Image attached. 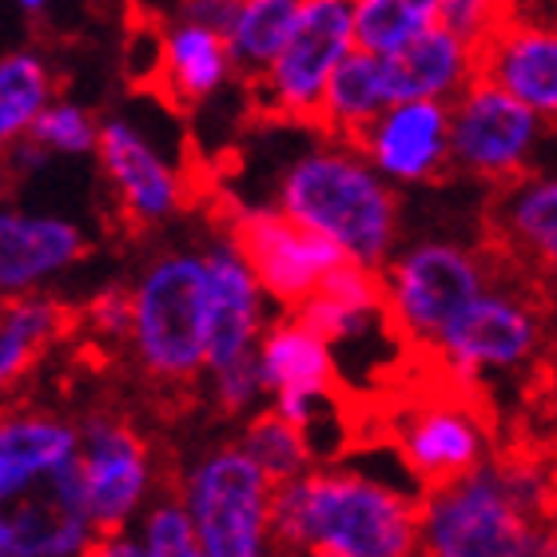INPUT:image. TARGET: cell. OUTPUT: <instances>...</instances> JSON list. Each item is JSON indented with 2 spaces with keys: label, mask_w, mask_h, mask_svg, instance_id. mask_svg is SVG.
<instances>
[{
  "label": "cell",
  "mask_w": 557,
  "mask_h": 557,
  "mask_svg": "<svg viewBox=\"0 0 557 557\" xmlns=\"http://www.w3.org/2000/svg\"><path fill=\"white\" fill-rule=\"evenodd\" d=\"M422 554H557V466L546 454L498 450L470 474L422 490Z\"/></svg>",
  "instance_id": "6da1fadb"
},
{
  "label": "cell",
  "mask_w": 557,
  "mask_h": 557,
  "mask_svg": "<svg viewBox=\"0 0 557 557\" xmlns=\"http://www.w3.org/2000/svg\"><path fill=\"white\" fill-rule=\"evenodd\" d=\"M422 490L383 482L362 466L314 462L275 490V546L314 557L422 554Z\"/></svg>",
  "instance_id": "7a4b0ae2"
},
{
  "label": "cell",
  "mask_w": 557,
  "mask_h": 557,
  "mask_svg": "<svg viewBox=\"0 0 557 557\" xmlns=\"http://www.w3.org/2000/svg\"><path fill=\"white\" fill-rule=\"evenodd\" d=\"M271 203L367 268H383L403 244L398 187L362 156L355 139L319 132L299 144L278 168Z\"/></svg>",
  "instance_id": "3957f363"
},
{
  "label": "cell",
  "mask_w": 557,
  "mask_h": 557,
  "mask_svg": "<svg viewBox=\"0 0 557 557\" xmlns=\"http://www.w3.org/2000/svg\"><path fill=\"white\" fill-rule=\"evenodd\" d=\"M542 283L513 268L482 287L442 335L422 355L458 386H486L494 379H518L549 359L554 347V302L542 295Z\"/></svg>",
  "instance_id": "277c9868"
},
{
  "label": "cell",
  "mask_w": 557,
  "mask_h": 557,
  "mask_svg": "<svg viewBox=\"0 0 557 557\" xmlns=\"http://www.w3.org/2000/svg\"><path fill=\"white\" fill-rule=\"evenodd\" d=\"M211 290L203 247L160 251L132 278L128 350L151 383L187 386L208 374Z\"/></svg>",
  "instance_id": "5b68a950"
},
{
  "label": "cell",
  "mask_w": 557,
  "mask_h": 557,
  "mask_svg": "<svg viewBox=\"0 0 557 557\" xmlns=\"http://www.w3.org/2000/svg\"><path fill=\"white\" fill-rule=\"evenodd\" d=\"M502 268L506 263L494 247L482 251V247H470L462 239L398 244L395 256L379 268L395 335L410 350H426L442 335V326L450 323L478 290L502 275Z\"/></svg>",
  "instance_id": "8992f818"
},
{
  "label": "cell",
  "mask_w": 557,
  "mask_h": 557,
  "mask_svg": "<svg viewBox=\"0 0 557 557\" xmlns=\"http://www.w3.org/2000/svg\"><path fill=\"white\" fill-rule=\"evenodd\" d=\"M175 490L196 518L203 557H263L275 549L278 486L239 442L199 454Z\"/></svg>",
  "instance_id": "52a82bcc"
},
{
  "label": "cell",
  "mask_w": 557,
  "mask_h": 557,
  "mask_svg": "<svg viewBox=\"0 0 557 557\" xmlns=\"http://www.w3.org/2000/svg\"><path fill=\"white\" fill-rule=\"evenodd\" d=\"M554 136V124L482 72L450 100L454 172L478 184L502 187L542 168Z\"/></svg>",
  "instance_id": "ba28073f"
},
{
  "label": "cell",
  "mask_w": 557,
  "mask_h": 557,
  "mask_svg": "<svg viewBox=\"0 0 557 557\" xmlns=\"http://www.w3.org/2000/svg\"><path fill=\"white\" fill-rule=\"evenodd\" d=\"M391 446L418 490H430L494 458L498 434L474 386L446 379V386L422 391L391 414Z\"/></svg>",
  "instance_id": "9c48e42d"
},
{
  "label": "cell",
  "mask_w": 557,
  "mask_h": 557,
  "mask_svg": "<svg viewBox=\"0 0 557 557\" xmlns=\"http://www.w3.org/2000/svg\"><path fill=\"white\" fill-rule=\"evenodd\" d=\"M355 48L350 0H302V16L283 52L251 81L256 108L275 124L314 128L326 84Z\"/></svg>",
  "instance_id": "30bf717a"
},
{
  "label": "cell",
  "mask_w": 557,
  "mask_h": 557,
  "mask_svg": "<svg viewBox=\"0 0 557 557\" xmlns=\"http://www.w3.org/2000/svg\"><path fill=\"white\" fill-rule=\"evenodd\" d=\"M259 374L268 386V407L311 434L319 450V430L338 407V350L314 331L299 311H278L259 338Z\"/></svg>",
  "instance_id": "8fae6325"
},
{
  "label": "cell",
  "mask_w": 557,
  "mask_h": 557,
  "mask_svg": "<svg viewBox=\"0 0 557 557\" xmlns=\"http://www.w3.org/2000/svg\"><path fill=\"white\" fill-rule=\"evenodd\" d=\"M223 227L232 232L235 244L244 247V256L251 259L259 283H263V290L271 295L278 311H295L347 259L331 239L302 227L299 220H290L287 211H278L271 199L232 203Z\"/></svg>",
  "instance_id": "7c38bea8"
},
{
  "label": "cell",
  "mask_w": 557,
  "mask_h": 557,
  "mask_svg": "<svg viewBox=\"0 0 557 557\" xmlns=\"http://www.w3.org/2000/svg\"><path fill=\"white\" fill-rule=\"evenodd\" d=\"M81 482L96 534L136 525L139 510L156 498V462L148 442L124 418L92 414L81 426Z\"/></svg>",
  "instance_id": "4fadbf2b"
},
{
  "label": "cell",
  "mask_w": 557,
  "mask_h": 557,
  "mask_svg": "<svg viewBox=\"0 0 557 557\" xmlns=\"http://www.w3.org/2000/svg\"><path fill=\"white\" fill-rule=\"evenodd\" d=\"M96 163L108 180L120 211L136 227H160L175 220L187 208V180L180 163L144 136L136 120L108 116L100 120V139H96Z\"/></svg>",
  "instance_id": "5bb4252c"
},
{
  "label": "cell",
  "mask_w": 557,
  "mask_h": 557,
  "mask_svg": "<svg viewBox=\"0 0 557 557\" xmlns=\"http://www.w3.org/2000/svg\"><path fill=\"white\" fill-rule=\"evenodd\" d=\"M211 290V335H208V371L232 367L239 359H251L259 350V338L275 319V302L259 283L251 259L235 244L232 232L220 227L203 244Z\"/></svg>",
  "instance_id": "9a60e30c"
},
{
  "label": "cell",
  "mask_w": 557,
  "mask_h": 557,
  "mask_svg": "<svg viewBox=\"0 0 557 557\" xmlns=\"http://www.w3.org/2000/svg\"><path fill=\"white\" fill-rule=\"evenodd\" d=\"M362 156L395 187H426L454 172L450 104L446 100H395L355 139Z\"/></svg>",
  "instance_id": "2e32d148"
},
{
  "label": "cell",
  "mask_w": 557,
  "mask_h": 557,
  "mask_svg": "<svg viewBox=\"0 0 557 557\" xmlns=\"http://www.w3.org/2000/svg\"><path fill=\"white\" fill-rule=\"evenodd\" d=\"M490 247L506 268L522 271L542 287L557 283V168H534L513 184L494 187Z\"/></svg>",
  "instance_id": "e0dca14e"
},
{
  "label": "cell",
  "mask_w": 557,
  "mask_h": 557,
  "mask_svg": "<svg viewBox=\"0 0 557 557\" xmlns=\"http://www.w3.org/2000/svg\"><path fill=\"white\" fill-rule=\"evenodd\" d=\"M81 454V426L48 410H4L0 414V510L16 502L52 494L60 474Z\"/></svg>",
  "instance_id": "ac0fdd59"
},
{
  "label": "cell",
  "mask_w": 557,
  "mask_h": 557,
  "mask_svg": "<svg viewBox=\"0 0 557 557\" xmlns=\"http://www.w3.org/2000/svg\"><path fill=\"white\" fill-rule=\"evenodd\" d=\"M478 72L510 88L557 128V21L549 12H513L478 45Z\"/></svg>",
  "instance_id": "d6986e66"
},
{
  "label": "cell",
  "mask_w": 557,
  "mask_h": 557,
  "mask_svg": "<svg viewBox=\"0 0 557 557\" xmlns=\"http://www.w3.org/2000/svg\"><path fill=\"white\" fill-rule=\"evenodd\" d=\"M88 251L81 223L52 211L0 208V295L48 290Z\"/></svg>",
  "instance_id": "ffe728a7"
},
{
  "label": "cell",
  "mask_w": 557,
  "mask_h": 557,
  "mask_svg": "<svg viewBox=\"0 0 557 557\" xmlns=\"http://www.w3.org/2000/svg\"><path fill=\"white\" fill-rule=\"evenodd\" d=\"M295 311L323 331L335 350L359 347L379 331H395L391 314H386V290H383V271L343 259Z\"/></svg>",
  "instance_id": "44dd1931"
},
{
  "label": "cell",
  "mask_w": 557,
  "mask_h": 557,
  "mask_svg": "<svg viewBox=\"0 0 557 557\" xmlns=\"http://www.w3.org/2000/svg\"><path fill=\"white\" fill-rule=\"evenodd\" d=\"M235 76H239V69H235L232 45H227L223 28L187 21V16L163 28L160 81L156 84L172 96L175 104H208Z\"/></svg>",
  "instance_id": "7402d4cb"
},
{
  "label": "cell",
  "mask_w": 557,
  "mask_h": 557,
  "mask_svg": "<svg viewBox=\"0 0 557 557\" xmlns=\"http://www.w3.org/2000/svg\"><path fill=\"white\" fill-rule=\"evenodd\" d=\"M383 60L395 100H446L450 104L478 76V45L446 24H434L430 33Z\"/></svg>",
  "instance_id": "603a6c76"
},
{
  "label": "cell",
  "mask_w": 557,
  "mask_h": 557,
  "mask_svg": "<svg viewBox=\"0 0 557 557\" xmlns=\"http://www.w3.org/2000/svg\"><path fill=\"white\" fill-rule=\"evenodd\" d=\"M96 542L100 534L88 513L64 506L57 490L0 510V557H81L92 554Z\"/></svg>",
  "instance_id": "cb8c5ba5"
},
{
  "label": "cell",
  "mask_w": 557,
  "mask_h": 557,
  "mask_svg": "<svg viewBox=\"0 0 557 557\" xmlns=\"http://www.w3.org/2000/svg\"><path fill=\"white\" fill-rule=\"evenodd\" d=\"M391 104H395V92H391L386 60L379 52L355 48L326 84L314 128L338 139H359Z\"/></svg>",
  "instance_id": "d4e9b609"
},
{
  "label": "cell",
  "mask_w": 557,
  "mask_h": 557,
  "mask_svg": "<svg viewBox=\"0 0 557 557\" xmlns=\"http://www.w3.org/2000/svg\"><path fill=\"white\" fill-rule=\"evenodd\" d=\"M69 307L52 299L48 290L9 295L0 307V395L12 391L36 359L69 331Z\"/></svg>",
  "instance_id": "484cf974"
},
{
  "label": "cell",
  "mask_w": 557,
  "mask_h": 557,
  "mask_svg": "<svg viewBox=\"0 0 557 557\" xmlns=\"http://www.w3.org/2000/svg\"><path fill=\"white\" fill-rule=\"evenodd\" d=\"M299 16H302V0H239L232 24L223 28L239 76L256 81L259 72L283 52V45L295 33Z\"/></svg>",
  "instance_id": "4316f807"
},
{
  "label": "cell",
  "mask_w": 557,
  "mask_h": 557,
  "mask_svg": "<svg viewBox=\"0 0 557 557\" xmlns=\"http://www.w3.org/2000/svg\"><path fill=\"white\" fill-rule=\"evenodd\" d=\"M57 96L52 69L40 52L24 48L0 57V151H12L21 139H28L40 108Z\"/></svg>",
  "instance_id": "83f0119b"
},
{
  "label": "cell",
  "mask_w": 557,
  "mask_h": 557,
  "mask_svg": "<svg viewBox=\"0 0 557 557\" xmlns=\"http://www.w3.org/2000/svg\"><path fill=\"white\" fill-rule=\"evenodd\" d=\"M239 446L263 466V474H268L275 486L307 474V470L319 462V450H314L311 434L271 407H259L256 414L247 418L244 434H239Z\"/></svg>",
  "instance_id": "f1b7e54d"
},
{
  "label": "cell",
  "mask_w": 557,
  "mask_h": 557,
  "mask_svg": "<svg viewBox=\"0 0 557 557\" xmlns=\"http://www.w3.org/2000/svg\"><path fill=\"white\" fill-rule=\"evenodd\" d=\"M355 12V40L367 52L391 57L407 48L434 24H442L438 0H350Z\"/></svg>",
  "instance_id": "f546056e"
},
{
  "label": "cell",
  "mask_w": 557,
  "mask_h": 557,
  "mask_svg": "<svg viewBox=\"0 0 557 557\" xmlns=\"http://www.w3.org/2000/svg\"><path fill=\"white\" fill-rule=\"evenodd\" d=\"M136 534L148 557H203L196 518L187 510V502L180 498V490L175 494H156L139 510Z\"/></svg>",
  "instance_id": "4dcf8cb0"
},
{
  "label": "cell",
  "mask_w": 557,
  "mask_h": 557,
  "mask_svg": "<svg viewBox=\"0 0 557 557\" xmlns=\"http://www.w3.org/2000/svg\"><path fill=\"white\" fill-rule=\"evenodd\" d=\"M33 144L48 151V156H96V139H100V120L88 112L84 104L76 100H48L40 108V116H36L33 132H28Z\"/></svg>",
  "instance_id": "1f68e13d"
},
{
  "label": "cell",
  "mask_w": 557,
  "mask_h": 557,
  "mask_svg": "<svg viewBox=\"0 0 557 557\" xmlns=\"http://www.w3.org/2000/svg\"><path fill=\"white\" fill-rule=\"evenodd\" d=\"M211 383V398L223 414L232 418H251L259 407H268V386H263V374H259V359H239L232 367H220V371L203 374Z\"/></svg>",
  "instance_id": "d6a6232c"
},
{
  "label": "cell",
  "mask_w": 557,
  "mask_h": 557,
  "mask_svg": "<svg viewBox=\"0 0 557 557\" xmlns=\"http://www.w3.org/2000/svg\"><path fill=\"white\" fill-rule=\"evenodd\" d=\"M438 4L446 28H454L458 36L482 45L486 36H494L502 24L510 21L522 0H438Z\"/></svg>",
  "instance_id": "836d02e7"
},
{
  "label": "cell",
  "mask_w": 557,
  "mask_h": 557,
  "mask_svg": "<svg viewBox=\"0 0 557 557\" xmlns=\"http://www.w3.org/2000/svg\"><path fill=\"white\" fill-rule=\"evenodd\" d=\"M84 326L92 331L100 343H128L132 335V287L108 283L88 299L84 307Z\"/></svg>",
  "instance_id": "e575fe53"
},
{
  "label": "cell",
  "mask_w": 557,
  "mask_h": 557,
  "mask_svg": "<svg viewBox=\"0 0 557 557\" xmlns=\"http://www.w3.org/2000/svg\"><path fill=\"white\" fill-rule=\"evenodd\" d=\"M235 4H239V0H184L180 16L199 21V24H211V28H227L232 16H235Z\"/></svg>",
  "instance_id": "d590c367"
},
{
  "label": "cell",
  "mask_w": 557,
  "mask_h": 557,
  "mask_svg": "<svg viewBox=\"0 0 557 557\" xmlns=\"http://www.w3.org/2000/svg\"><path fill=\"white\" fill-rule=\"evenodd\" d=\"M92 554H104V557H148L144 554V542H139L136 525L128 530H112V534H100Z\"/></svg>",
  "instance_id": "8d00e7d4"
},
{
  "label": "cell",
  "mask_w": 557,
  "mask_h": 557,
  "mask_svg": "<svg viewBox=\"0 0 557 557\" xmlns=\"http://www.w3.org/2000/svg\"><path fill=\"white\" fill-rule=\"evenodd\" d=\"M546 371H549V386H554V395H557V335H554V347H549Z\"/></svg>",
  "instance_id": "74e56055"
},
{
  "label": "cell",
  "mask_w": 557,
  "mask_h": 557,
  "mask_svg": "<svg viewBox=\"0 0 557 557\" xmlns=\"http://www.w3.org/2000/svg\"><path fill=\"white\" fill-rule=\"evenodd\" d=\"M16 4H21L24 12H45L48 4H52V0H16Z\"/></svg>",
  "instance_id": "f35d334b"
},
{
  "label": "cell",
  "mask_w": 557,
  "mask_h": 557,
  "mask_svg": "<svg viewBox=\"0 0 557 557\" xmlns=\"http://www.w3.org/2000/svg\"><path fill=\"white\" fill-rule=\"evenodd\" d=\"M549 302H554V311H557V283L549 287Z\"/></svg>",
  "instance_id": "ab89813d"
},
{
  "label": "cell",
  "mask_w": 557,
  "mask_h": 557,
  "mask_svg": "<svg viewBox=\"0 0 557 557\" xmlns=\"http://www.w3.org/2000/svg\"><path fill=\"white\" fill-rule=\"evenodd\" d=\"M549 16H554V21H557V0H554V9H549Z\"/></svg>",
  "instance_id": "60d3db41"
},
{
  "label": "cell",
  "mask_w": 557,
  "mask_h": 557,
  "mask_svg": "<svg viewBox=\"0 0 557 557\" xmlns=\"http://www.w3.org/2000/svg\"><path fill=\"white\" fill-rule=\"evenodd\" d=\"M0 307H4V295H0Z\"/></svg>",
  "instance_id": "b9f144b4"
}]
</instances>
